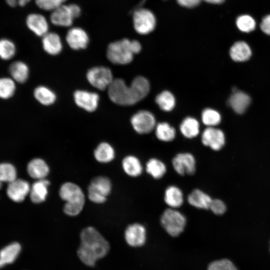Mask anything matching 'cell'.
<instances>
[{
    "instance_id": "6da1fadb",
    "label": "cell",
    "mask_w": 270,
    "mask_h": 270,
    "mask_svg": "<svg viewBox=\"0 0 270 270\" xmlns=\"http://www.w3.org/2000/svg\"><path fill=\"white\" fill-rule=\"evenodd\" d=\"M150 85L144 76H138L130 86L126 84L122 78L114 79L108 88L110 99L114 103L121 106L136 104L145 98L149 92Z\"/></svg>"
},
{
    "instance_id": "7a4b0ae2",
    "label": "cell",
    "mask_w": 270,
    "mask_h": 270,
    "mask_svg": "<svg viewBox=\"0 0 270 270\" xmlns=\"http://www.w3.org/2000/svg\"><path fill=\"white\" fill-rule=\"evenodd\" d=\"M80 239V244L77 253L80 260L86 266H94L96 260L105 256L110 250L108 242L93 226L84 228Z\"/></svg>"
},
{
    "instance_id": "3957f363",
    "label": "cell",
    "mask_w": 270,
    "mask_h": 270,
    "mask_svg": "<svg viewBox=\"0 0 270 270\" xmlns=\"http://www.w3.org/2000/svg\"><path fill=\"white\" fill-rule=\"evenodd\" d=\"M141 48V44L138 41L124 38L110 44L106 56L112 64H126L132 60L134 55L140 52Z\"/></svg>"
},
{
    "instance_id": "277c9868",
    "label": "cell",
    "mask_w": 270,
    "mask_h": 270,
    "mask_svg": "<svg viewBox=\"0 0 270 270\" xmlns=\"http://www.w3.org/2000/svg\"><path fill=\"white\" fill-rule=\"evenodd\" d=\"M187 223L185 215L178 209L168 208L162 213L160 224L170 236H179L184 230Z\"/></svg>"
},
{
    "instance_id": "5b68a950",
    "label": "cell",
    "mask_w": 270,
    "mask_h": 270,
    "mask_svg": "<svg viewBox=\"0 0 270 270\" xmlns=\"http://www.w3.org/2000/svg\"><path fill=\"white\" fill-rule=\"evenodd\" d=\"M112 190L110 180L105 176L94 178L88 188V197L90 200L96 204L106 202Z\"/></svg>"
},
{
    "instance_id": "8992f818",
    "label": "cell",
    "mask_w": 270,
    "mask_h": 270,
    "mask_svg": "<svg viewBox=\"0 0 270 270\" xmlns=\"http://www.w3.org/2000/svg\"><path fill=\"white\" fill-rule=\"evenodd\" d=\"M59 196L65 202L64 204L83 209L85 194L81 188L76 184L68 182L62 184L58 191Z\"/></svg>"
},
{
    "instance_id": "52a82bcc",
    "label": "cell",
    "mask_w": 270,
    "mask_h": 270,
    "mask_svg": "<svg viewBox=\"0 0 270 270\" xmlns=\"http://www.w3.org/2000/svg\"><path fill=\"white\" fill-rule=\"evenodd\" d=\"M81 14L80 7L74 4H64L52 11L50 20L56 26L68 27L72 25L74 20Z\"/></svg>"
},
{
    "instance_id": "ba28073f",
    "label": "cell",
    "mask_w": 270,
    "mask_h": 270,
    "mask_svg": "<svg viewBox=\"0 0 270 270\" xmlns=\"http://www.w3.org/2000/svg\"><path fill=\"white\" fill-rule=\"evenodd\" d=\"M88 82L97 89L102 90L108 88L114 80L111 70L104 66H95L86 73Z\"/></svg>"
},
{
    "instance_id": "9c48e42d",
    "label": "cell",
    "mask_w": 270,
    "mask_h": 270,
    "mask_svg": "<svg viewBox=\"0 0 270 270\" xmlns=\"http://www.w3.org/2000/svg\"><path fill=\"white\" fill-rule=\"evenodd\" d=\"M172 164L174 171L179 175L192 176L196 172V160L190 152H180L172 159Z\"/></svg>"
},
{
    "instance_id": "30bf717a",
    "label": "cell",
    "mask_w": 270,
    "mask_h": 270,
    "mask_svg": "<svg viewBox=\"0 0 270 270\" xmlns=\"http://www.w3.org/2000/svg\"><path fill=\"white\" fill-rule=\"evenodd\" d=\"M133 21L136 30L140 34H146L150 32L156 26L154 14L146 9H140L134 12Z\"/></svg>"
},
{
    "instance_id": "8fae6325",
    "label": "cell",
    "mask_w": 270,
    "mask_h": 270,
    "mask_svg": "<svg viewBox=\"0 0 270 270\" xmlns=\"http://www.w3.org/2000/svg\"><path fill=\"white\" fill-rule=\"evenodd\" d=\"M130 122L134 130L140 134L150 132L156 127V119L153 114L146 110L138 112L134 114Z\"/></svg>"
},
{
    "instance_id": "7c38bea8",
    "label": "cell",
    "mask_w": 270,
    "mask_h": 270,
    "mask_svg": "<svg viewBox=\"0 0 270 270\" xmlns=\"http://www.w3.org/2000/svg\"><path fill=\"white\" fill-rule=\"evenodd\" d=\"M126 243L132 247L142 246L146 239V230L142 224L134 222L129 224L124 231Z\"/></svg>"
},
{
    "instance_id": "4fadbf2b",
    "label": "cell",
    "mask_w": 270,
    "mask_h": 270,
    "mask_svg": "<svg viewBox=\"0 0 270 270\" xmlns=\"http://www.w3.org/2000/svg\"><path fill=\"white\" fill-rule=\"evenodd\" d=\"M202 144L214 150L222 149L225 144V136L223 132L214 127H208L202 135Z\"/></svg>"
},
{
    "instance_id": "5bb4252c",
    "label": "cell",
    "mask_w": 270,
    "mask_h": 270,
    "mask_svg": "<svg viewBox=\"0 0 270 270\" xmlns=\"http://www.w3.org/2000/svg\"><path fill=\"white\" fill-rule=\"evenodd\" d=\"M30 185L29 182L22 179L16 178L8 183L6 188V194L12 201L20 202L24 200L30 194Z\"/></svg>"
},
{
    "instance_id": "9a60e30c",
    "label": "cell",
    "mask_w": 270,
    "mask_h": 270,
    "mask_svg": "<svg viewBox=\"0 0 270 270\" xmlns=\"http://www.w3.org/2000/svg\"><path fill=\"white\" fill-rule=\"evenodd\" d=\"M74 98L78 106L88 112H92L97 108L100 99L98 94L84 90L76 91Z\"/></svg>"
},
{
    "instance_id": "2e32d148",
    "label": "cell",
    "mask_w": 270,
    "mask_h": 270,
    "mask_svg": "<svg viewBox=\"0 0 270 270\" xmlns=\"http://www.w3.org/2000/svg\"><path fill=\"white\" fill-rule=\"evenodd\" d=\"M66 39L70 47L74 50L86 48L89 42L86 32L78 27L70 28L66 34Z\"/></svg>"
},
{
    "instance_id": "e0dca14e",
    "label": "cell",
    "mask_w": 270,
    "mask_h": 270,
    "mask_svg": "<svg viewBox=\"0 0 270 270\" xmlns=\"http://www.w3.org/2000/svg\"><path fill=\"white\" fill-rule=\"evenodd\" d=\"M28 28L35 34L42 37L48 32V24L46 18L42 14L32 13L26 18Z\"/></svg>"
},
{
    "instance_id": "ac0fdd59",
    "label": "cell",
    "mask_w": 270,
    "mask_h": 270,
    "mask_svg": "<svg viewBox=\"0 0 270 270\" xmlns=\"http://www.w3.org/2000/svg\"><path fill=\"white\" fill-rule=\"evenodd\" d=\"M27 172L32 178L36 180L46 178L50 171L47 162L41 158L31 160L26 166Z\"/></svg>"
},
{
    "instance_id": "d6986e66",
    "label": "cell",
    "mask_w": 270,
    "mask_h": 270,
    "mask_svg": "<svg viewBox=\"0 0 270 270\" xmlns=\"http://www.w3.org/2000/svg\"><path fill=\"white\" fill-rule=\"evenodd\" d=\"M9 76L16 84H22L28 80L30 76V68L28 65L20 60L13 61L8 68Z\"/></svg>"
},
{
    "instance_id": "ffe728a7",
    "label": "cell",
    "mask_w": 270,
    "mask_h": 270,
    "mask_svg": "<svg viewBox=\"0 0 270 270\" xmlns=\"http://www.w3.org/2000/svg\"><path fill=\"white\" fill-rule=\"evenodd\" d=\"M50 182L46 178L36 180L32 186L30 192L31 201L34 204L44 202L48 196Z\"/></svg>"
},
{
    "instance_id": "44dd1931",
    "label": "cell",
    "mask_w": 270,
    "mask_h": 270,
    "mask_svg": "<svg viewBox=\"0 0 270 270\" xmlns=\"http://www.w3.org/2000/svg\"><path fill=\"white\" fill-rule=\"evenodd\" d=\"M164 200L168 208L178 209L184 204V195L179 187L170 185L164 192Z\"/></svg>"
},
{
    "instance_id": "7402d4cb",
    "label": "cell",
    "mask_w": 270,
    "mask_h": 270,
    "mask_svg": "<svg viewBox=\"0 0 270 270\" xmlns=\"http://www.w3.org/2000/svg\"><path fill=\"white\" fill-rule=\"evenodd\" d=\"M212 198L199 188L194 189L188 196L187 201L191 206L200 210H209Z\"/></svg>"
},
{
    "instance_id": "603a6c76",
    "label": "cell",
    "mask_w": 270,
    "mask_h": 270,
    "mask_svg": "<svg viewBox=\"0 0 270 270\" xmlns=\"http://www.w3.org/2000/svg\"><path fill=\"white\" fill-rule=\"evenodd\" d=\"M122 166L125 174L132 178L139 176L144 170V167L140 160L134 155H128L124 158Z\"/></svg>"
},
{
    "instance_id": "cb8c5ba5",
    "label": "cell",
    "mask_w": 270,
    "mask_h": 270,
    "mask_svg": "<svg viewBox=\"0 0 270 270\" xmlns=\"http://www.w3.org/2000/svg\"><path fill=\"white\" fill-rule=\"evenodd\" d=\"M42 38V45L44 51L50 55H56L62 48L60 36L54 32H48Z\"/></svg>"
},
{
    "instance_id": "d4e9b609",
    "label": "cell",
    "mask_w": 270,
    "mask_h": 270,
    "mask_svg": "<svg viewBox=\"0 0 270 270\" xmlns=\"http://www.w3.org/2000/svg\"><path fill=\"white\" fill-rule=\"evenodd\" d=\"M22 250L20 244L17 242L10 244L0 251V268L13 263L18 257Z\"/></svg>"
},
{
    "instance_id": "484cf974",
    "label": "cell",
    "mask_w": 270,
    "mask_h": 270,
    "mask_svg": "<svg viewBox=\"0 0 270 270\" xmlns=\"http://www.w3.org/2000/svg\"><path fill=\"white\" fill-rule=\"evenodd\" d=\"M233 110L238 114L244 113L250 102V97L246 93L236 91L233 92L228 100Z\"/></svg>"
},
{
    "instance_id": "4316f807",
    "label": "cell",
    "mask_w": 270,
    "mask_h": 270,
    "mask_svg": "<svg viewBox=\"0 0 270 270\" xmlns=\"http://www.w3.org/2000/svg\"><path fill=\"white\" fill-rule=\"evenodd\" d=\"M230 54L233 60L242 62L250 59L252 56V50L250 46L246 42L238 41L232 46Z\"/></svg>"
},
{
    "instance_id": "83f0119b",
    "label": "cell",
    "mask_w": 270,
    "mask_h": 270,
    "mask_svg": "<svg viewBox=\"0 0 270 270\" xmlns=\"http://www.w3.org/2000/svg\"><path fill=\"white\" fill-rule=\"evenodd\" d=\"M115 150L110 144L106 142L100 143L94 152L96 160L102 164L111 162L115 158Z\"/></svg>"
},
{
    "instance_id": "f1b7e54d",
    "label": "cell",
    "mask_w": 270,
    "mask_h": 270,
    "mask_svg": "<svg viewBox=\"0 0 270 270\" xmlns=\"http://www.w3.org/2000/svg\"><path fill=\"white\" fill-rule=\"evenodd\" d=\"M146 172L154 179L160 180L166 173L167 167L162 160L152 158H150L146 164Z\"/></svg>"
},
{
    "instance_id": "f546056e",
    "label": "cell",
    "mask_w": 270,
    "mask_h": 270,
    "mask_svg": "<svg viewBox=\"0 0 270 270\" xmlns=\"http://www.w3.org/2000/svg\"><path fill=\"white\" fill-rule=\"evenodd\" d=\"M16 82L8 76H0V100L11 99L16 92Z\"/></svg>"
},
{
    "instance_id": "4dcf8cb0",
    "label": "cell",
    "mask_w": 270,
    "mask_h": 270,
    "mask_svg": "<svg viewBox=\"0 0 270 270\" xmlns=\"http://www.w3.org/2000/svg\"><path fill=\"white\" fill-rule=\"evenodd\" d=\"M34 96L38 102L44 106L52 104L56 100L54 92L44 86H39L34 88Z\"/></svg>"
},
{
    "instance_id": "1f68e13d",
    "label": "cell",
    "mask_w": 270,
    "mask_h": 270,
    "mask_svg": "<svg viewBox=\"0 0 270 270\" xmlns=\"http://www.w3.org/2000/svg\"><path fill=\"white\" fill-rule=\"evenodd\" d=\"M180 129L184 137L192 138L196 137L199 134V123L194 118L187 117L180 124Z\"/></svg>"
},
{
    "instance_id": "d6a6232c",
    "label": "cell",
    "mask_w": 270,
    "mask_h": 270,
    "mask_svg": "<svg viewBox=\"0 0 270 270\" xmlns=\"http://www.w3.org/2000/svg\"><path fill=\"white\" fill-rule=\"evenodd\" d=\"M156 136L162 142H170L173 140L176 132L175 129L167 122H160L155 127Z\"/></svg>"
},
{
    "instance_id": "836d02e7",
    "label": "cell",
    "mask_w": 270,
    "mask_h": 270,
    "mask_svg": "<svg viewBox=\"0 0 270 270\" xmlns=\"http://www.w3.org/2000/svg\"><path fill=\"white\" fill-rule=\"evenodd\" d=\"M16 52L15 44L6 38L0 39V59L4 61H10L13 59Z\"/></svg>"
},
{
    "instance_id": "e575fe53",
    "label": "cell",
    "mask_w": 270,
    "mask_h": 270,
    "mask_svg": "<svg viewBox=\"0 0 270 270\" xmlns=\"http://www.w3.org/2000/svg\"><path fill=\"white\" fill-rule=\"evenodd\" d=\"M155 100L160 108L165 112L172 110L176 104L174 96L168 90L163 91L158 94Z\"/></svg>"
},
{
    "instance_id": "d590c367",
    "label": "cell",
    "mask_w": 270,
    "mask_h": 270,
    "mask_svg": "<svg viewBox=\"0 0 270 270\" xmlns=\"http://www.w3.org/2000/svg\"><path fill=\"white\" fill-rule=\"evenodd\" d=\"M17 178V171L14 165L10 163L0 164V182H11Z\"/></svg>"
},
{
    "instance_id": "8d00e7d4",
    "label": "cell",
    "mask_w": 270,
    "mask_h": 270,
    "mask_svg": "<svg viewBox=\"0 0 270 270\" xmlns=\"http://www.w3.org/2000/svg\"><path fill=\"white\" fill-rule=\"evenodd\" d=\"M202 119L204 124L208 127H214L220 123L221 116L216 110L208 108L202 111Z\"/></svg>"
},
{
    "instance_id": "74e56055",
    "label": "cell",
    "mask_w": 270,
    "mask_h": 270,
    "mask_svg": "<svg viewBox=\"0 0 270 270\" xmlns=\"http://www.w3.org/2000/svg\"><path fill=\"white\" fill-rule=\"evenodd\" d=\"M236 24L240 31L249 32L254 30L256 24L255 20L251 16L244 14L237 18Z\"/></svg>"
},
{
    "instance_id": "f35d334b",
    "label": "cell",
    "mask_w": 270,
    "mask_h": 270,
    "mask_svg": "<svg viewBox=\"0 0 270 270\" xmlns=\"http://www.w3.org/2000/svg\"><path fill=\"white\" fill-rule=\"evenodd\" d=\"M208 270H238L234 264L228 259H222L210 262Z\"/></svg>"
},
{
    "instance_id": "ab89813d",
    "label": "cell",
    "mask_w": 270,
    "mask_h": 270,
    "mask_svg": "<svg viewBox=\"0 0 270 270\" xmlns=\"http://www.w3.org/2000/svg\"><path fill=\"white\" fill-rule=\"evenodd\" d=\"M66 0H35L36 4L40 8L52 11L64 4Z\"/></svg>"
},
{
    "instance_id": "60d3db41",
    "label": "cell",
    "mask_w": 270,
    "mask_h": 270,
    "mask_svg": "<svg viewBox=\"0 0 270 270\" xmlns=\"http://www.w3.org/2000/svg\"><path fill=\"white\" fill-rule=\"evenodd\" d=\"M209 210L215 214L222 215L226 212V207L222 200L215 198L212 200Z\"/></svg>"
},
{
    "instance_id": "b9f144b4",
    "label": "cell",
    "mask_w": 270,
    "mask_h": 270,
    "mask_svg": "<svg viewBox=\"0 0 270 270\" xmlns=\"http://www.w3.org/2000/svg\"><path fill=\"white\" fill-rule=\"evenodd\" d=\"M262 30L268 35H270V14L265 16L260 24Z\"/></svg>"
},
{
    "instance_id": "7bdbcfd3",
    "label": "cell",
    "mask_w": 270,
    "mask_h": 270,
    "mask_svg": "<svg viewBox=\"0 0 270 270\" xmlns=\"http://www.w3.org/2000/svg\"><path fill=\"white\" fill-rule=\"evenodd\" d=\"M179 4L186 8H193L198 5L202 0H176Z\"/></svg>"
},
{
    "instance_id": "ee69618b",
    "label": "cell",
    "mask_w": 270,
    "mask_h": 270,
    "mask_svg": "<svg viewBox=\"0 0 270 270\" xmlns=\"http://www.w3.org/2000/svg\"><path fill=\"white\" fill-rule=\"evenodd\" d=\"M30 1V0H6V4L11 7H16L18 6H24Z\"/></svg>"
},
{
    "instance_id": "f6af8a7d",
    "label": "cell",
    "mask_w": 270,
    "mask_h": 270,
    "mask_svg": "<svg viewBox=\"0 0 270 270\" xmlns=\"http://www.w3.org/2000/svg\"><path fill=\"white\" fill-rule=\"evenodd\" d=\"M207 2L213 4H220L222 3L225 0H203Z\"/></svg>"
},
{
    "instance_id": "bcb514c9",
    "label": "cell",
    "mask_w": 270,
    "mask_h": 270,
    "mask_svg": "<svg viewBox=\"0 0 270 270\" xmlns=\"http://www.w3.org/2000/svg\"><path fill=\"white\" fill-rule=\"evenodd\" d=\"M2 188V182H0V190Z\"/></svg>"
}]
</instances>
